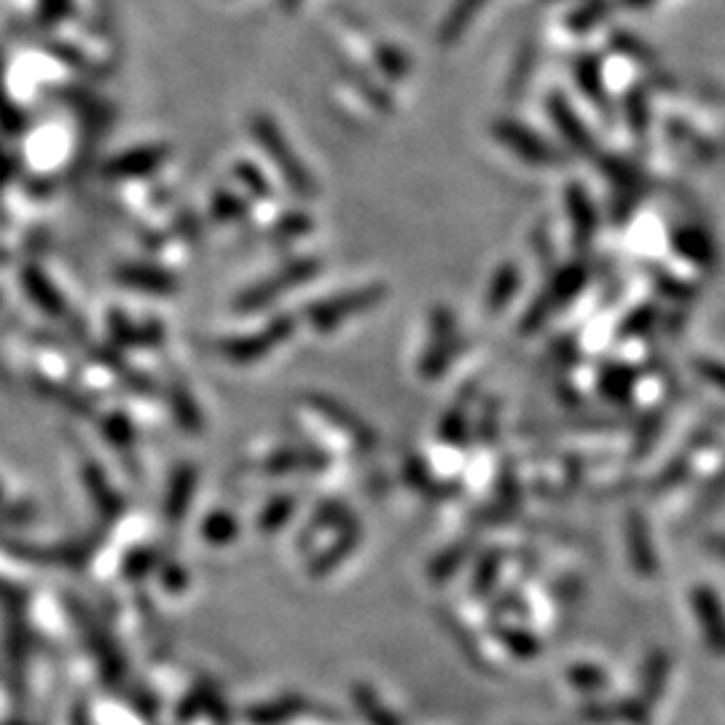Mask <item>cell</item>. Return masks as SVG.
I'll list each match as a JSON object with an SVG mask.
<instances>
[{
	"label": "cell",
	"instance_id": "1",
	"mask_svg": "<svg viewBox=\"0 0 725 725\" xmlns=\"http://www.w3.org/2000/svg\"><path fill=\"white\" fill-rule=\"evenodd\" d=\"M384 294H387V288L380 282L346 290V294L337 296V299L314 303V307L309 309V322H312L318 331H333V328H339L342 322L355 318V314L374 309L376 303L384 299Z\"/></svg>",
	"mask_w": 725,
	"mask_h": 725
},
{
	"label": "cell",
	"instance_id": "2",
	"mask_svg": "<svg viewBox=\"0 0 725 725\" xmlns=\"http://www.w3.org/2000/svg\"><path fill=\"white\" fill-rule=\"evenodd\" d=\"M253 132H256V138H262L266 153H269L271 159L280 164L282 175H285V183L290 185V189L296 191V194L301 196H312L314 194V181L307 175V170H303V164H299V159L290 153L288 142L280 132L275 129V124L269 119H256L253 121Z\"/></svg>",
	"mask_w": 725,
	"mask_h": 725
},
{
	"label": "cell",
	"instance_id": "3",
	"mask_svg": "<svg viewBox=\"0 0 725 725\" xmlns=\"http://www.w3.org/2000/svg\"><path fill=\"white\" fill-rule=\"evenodd\" d=\"M492 135L503 142L508 151L516 153L522 161H530V164H556L559 161L556 148H551L541 135L522 127L519 121H498L492 127Z\"/></svg>",
	"mask_w": 725,
	"mask_h": 725
},
{
	"label": "cell",
	"instance_id": "4",
	"mask_svg": "<svg viewBox=\"0 0 725 725\" xmlns=\"http://www.w3.org/2000/svg\"><path fill=\"white\" fill-rule=\"evenodd\" d=\"M436 342L427 346L423 358V376L425 380H436L444 371V365L449 363V358L455 355V322H449V314H441L436 328Z\"/></svg>",
	"mask_w": 725,
	"mask_h": 725
},
{
	"label": "cell",
	"instance_id": "5",
	"mask_svg": "<svg viewBox=\"0 0 725 725\" xmlns=\"http://www.w3.org/2000/svg\"><path fill=\"white\" fill-rule=\"evenodd\" d=\"M551 108V119H554L556 129L564 135V140L569 142L573 148H580V151H588L591 148V135L584 129V121H578V116H575V110L569 108L567 100L564 97H551L548 103Z\"/></svg>",
	"mask_w": 725,
	"mask_h": 725
},
{
	"label": "cell",
	"instance_id": "6",
	"mask_svg": "<svg viewBox=\"0 0 725 725\" xmlns=\"http://www.w3.org/2000/svg\"><path fill=\"white\" fill-rule=\"evenodd\" d=\"M567 207H569V221H573L575 228V237L584 242L591 239L594 228H597V213H594V204L588 200L584 185H569Z\"/></svg>",
	"mask_w": 725,
	"mask_h": 725
},
{
	"label": "cell",
	"instance_id": "7",
	"mask_svg": "<svg viewBox=\"0 0 725 725\" xmlns=\"http://www.w3.org/2000/svg\"><path fill=\"white\" fill-rule=\"evenodd\" d=\"M519 282H522L519 266H513V264L500 266L498 275H494V280L487 290V309H489V312H500V309H505L508 303H511L513 296H516Z\"/></svg>",
	"mask_w": 725,
	"mask_h": 725
},
{
	"label": "cell",
	"instance_id": "8",
	"mask_svg": "<svg viewBox=\"0 0 725 725\" xmlns=\"http://www.w3.org/2000/svg\"><path fill=\"white\" fill-rule=\"evenodd\" d=\"M479 3H481V0H462L460 9H457L455 14H451L449 20H446L444 30H441V43H444V46H449V43H457V41H460V35H462L465 24H468L470 14H476V9H479Z\"/></svg>",
	"mask_w": 725,
	"mask_h": 725
},
{
	"label": "cell",
	"instance_id": "9",
	"mask_svg": "<svg viewBox=\"0 0 725 725\" xmlns=\"http://www.w3.org/2000/svg\"><path fill=\"white\" fill-rule=\"evenodd\" d=\"M578 86L586 92L591 100H599V95L605 97V89H603V71H599V65L594 62V57H584V62L578 65Z\"/></svg>",
	"mask_w": 725,
	"mask_h": 725
}]
</instances>
